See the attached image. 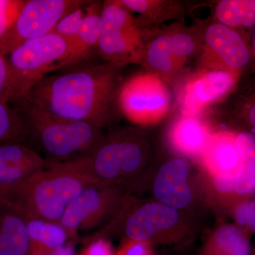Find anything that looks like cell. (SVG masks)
Returning <instances> with one entry per match:
<instances>
[{
  "instance_id": "obj_1",
  "label": "cell",
  "mask_w": 255,
  "mask_h": 255,
  "mask_svg": "<svg viewBox=\"0 0 255 255\" xmlns=\"http://www.w3.org/2000/svg\"><path fill=\"white\" fill-rule=\"evenodd\" d=\"M121 70L105 63L48 75L21 99L55 117L87 122L102 129L120 114L118 97L124 81Z\"/></svg>"
},
{
  "instance_id": "obj_2",
  "label": "cell",
  "mask_w": 255,
  "mask_h": 255,
  "mask_svg": "<svg viewBox=\"0 0 255 255\" xmlns=\"http://www.w3.org/2000/svg\"><path fill=\"white\" fill-rule=\"evenodd\" d=\"M96 182L89 155L63 162H50L46 168L20 182L0 186V204L25 219L59 223L67 206L82 190Z\"/></svg>"
},
{
  "instance_id": "obj_3",
  "label": "cell",
  "mask_w": 255,
  "mask_h": 255,
  "mask_svg": "<svg viewBox=\"0 0 255 255\" xmlns=\"http://www.w3.org/2000/svg\"><path fill=\"white\" fill-rule=\"evenodd\" d=\"M22 119L25 143L49 162H63L90 155L104 134L87 122L52 115L28 101L14 102Z\"/></svg>"
},
{
  "instance_id": "obj_4",
  "label": "cell",
  "mask_w": 255,
  "mask_h": 255,
  "mask_svg": "<svg viewBox=\"0 0 255 255\" xmlns=\"http://www.w3.org/2000/svg\"><path fill=\"white\" fill-rule=\"evenodd\" d=\"M9 55L7 102L13 104L50 73L68 67L70 50L66 42L52 32L25 42Z\"/></svg>"
},
{
  "instance_id": "obj_5",
  "label": "cell",
  "mask_w": 255,
  "mask_h": 255,
  "mask_svg": "<svg viewBox=\"0 0 255 255\" xmlns=\"http://www.w3.org/2000/svg\"><path fill=\"white\" fill-rule=\"evenodd\" d=\"M140 132L122 128L107 135L90 152V169L96 182L125 189L130 185L147 159Z\"/></svg>"
},
{
  "instance_id": "obj_6",
  "label": "cell",
  "mask_w": 255,
  "mask_h": 255,
  "mask_svg": "<svg viewBox=\"0 0 255 255\" xmlns=\"http://www.w3.org/2000/svg\"><path fill=\"white\" fill-rule=\"evenodd\" d=\"M103 30L97 51L105 63L119 69L129 64H143L146 44L137 20L119 1L102 4Z\"/></svg>"
},
{
  "instance_id": "obj_7",
  "label": "cell",
  "mask_w": 255,
  "mask_h": 255,
  "mask_svg": "<svg viewBox=\"0 0 255 255\" xmlns=\"http://www.w3.org/2000/svg\"><path fill=\"white\" fill-rule=\"evenodd\" d=\"M125 203L123 189L110 184L93 183L68 204L59 223L75 238L78 233L116 221Z\"/></svg>"
},
{
  "instance_id": "obj_8",
  "label": "cell",
  "mask_w": 255,
  "mask_h": 255,
  "mask_svg": "<svg viewBox=\"0 0 255 255\" xmlns=\"http://www.w3.org/2000/svg\"><path fill=\"white\" fill-rule=\"evenodd\" d=\"M120 114L138 125L155 124L167 115L171 95L165 80L152 73L124 80L118 97Z\"/></svg>"
},
{
  "instance_id": "obj_9",
  "label": "cell",
  "mask_w": 255,
  "mask_h": 255,
  "mask_svg": "<svg viewBox=\"0 0 255 255\" xmlns=\"http://www.w3.org/2000/svg\"><path fill=\"white\" fill-rule=\"evenodd\" d=\"M90 2L80 0H26L14 26L0 42V53L5 56L25 42L49 34L65 15Z\"/></svg>"
},
{
  "instance_id": "obj_10",
  "label": "cell",
  "mask_w": 255,
  "mask_h": 255,
  "mask_svg": "<svg viewBox=\"0 0 255 255\" xmlns=\"http://www.w3.org/2000/svg\"><path fill=\"white\" fill-rule=\"evenodd\" d=\"M182 223L179 210L160 203L144 204L129 214L124 223L128 239L153 243H169L179 239L173 231Z\"/></svg>"
},
{
  "instance_id": "obj_11",
  "label": "cell",
  "mask_w": 255,
  "mask_h": 255,
  "mask_svg": "<svg viewBox=\"0 0 255 255\" xmlns=\"http://www.w3.org/2000/svg\"><path fill=\"white\" fill-rule=\"evenodd\" d=\"M191 179V167L187 161L182 158L169 159L156 174L154 196L160 204L179 211L187 209L196 198Z\"/></svg>"
},
{
  "instance_id": "obj_12",
  "label": "cell",
  "mask_w": 255,
  "mask_h": 255,
  "mask_svg": "<svg viewBox=\"0 0 255 255\" xmlns=\"http://www.w3.org/2000/svg\"><path fill=\"white\" fill-rule=\"evenodd\" d=\"M50 162L23 142L0 144V186L20 182L46 168Z\"/></svg>"
},
{
  "instance_id": "obj_13",
  "label": "cell",
  "mask_w": 255,
  "mask_h": 255,
  "mask_svg": "<svg viewBox=\"0 0 255 255\" xmlns=\"http://www.w3.org/2000/svg\"><path fill=\"white\" fill-rule=\"evenodd\" d=\"M204 38L209 48L232 70H241L251 62V53L246 42L233 28L212 23L206 30Z\"/></svg>"
},
{
  "instance_id": "obj_14",
  "label": "cell",
  "mask_w": 255,
  "mask_h": 255,
  "mask_svg": "<svg viewBox=\"0 0 255 255\" xmlns=\"http://www.w3.org/2000/svg\"><path fill=\"white\" fill-rule=\"evenodd\" d=\"M31 247L26 219L0 204V255H30Z\"/></svg>"
},
{
  "instance_id": "obj_15",
  "label": "cell",
  "mask_w": 255,
  "mask_h": 255,
  "mask_svg": "<svg viewBox=\"0 0 255 255\" xmlns=\"http://www.w3.org/2000/svg\"><path fill=\"white\" fill-rule=\"evenodd\" d=\"M203 160L211 176L233 173L240 164V157L236 145V136L222 134L210 138Z\"/></svg>"
},
{
  "instance_id": "obj_16",
  "label": "cell",
  "mask_w": 255,
  "mask_h": 255,
  "mask_svg": "<svg viewBox=\"0 0 255 255\" xmlns=\"http://www.w3.org/2000/svg\"><path fill=\"white\" fill-rule=\"evenodd\" d=\"M102 9V5L100 2L90 1L87 4L79 34L78 44L69 60L68 67L88 60L91 58L94 52L97 50L103 30Z\"/></svg>"
},
{
  "instance_id": "obj_17",
  "label": "cell",
  "mask_w": 255,
  "mask_h": 255,
  "mask_svg": "<svg viewBox=\"0 0 255 255\" xmlns=\"http://www.w3.org/2000/svg\"><path fill=\"white\" fill-rule=\"evenodd\" d=\"M210 138L207 129L192 117L179 119L169 132V140L174 148L187 155H202Z\"/></svg>"
},
{
  "instance_id": "obj_18",
  "label": "cell",
  "mask_w": 255,
  "mask_h": 255,
  "mask_svg": "<svg viewBox=\"0 0 255 255\" xmlns=\"http://www.w3.org/2000/svg\"><path fill=\"white\" fill-rule=\"evenodd\" d=\"M236 75L226 70H213L203 74L194 80L189 89L188 102L192 107L214 102L231 88Z\"/></svg>"
},
{
  "instance_id": "obj_19",
  "label": "cell",
  "mask_w": 255,
  "mask_h": 255,
  "mask_svg": "<svg viewBox=\"0 0 255 255\" xmlns=\"http://www.w3.org/2000/svg\"><path fill=\"white\" fill-rule=\"evenodd\" d=\"M251 251L246 233L237 226L225 225L209 238L201 255H250Z\"/></svg>"
},
{
  "instance_id": "obj_20",
  "label": "cell",
  "mask_w": 255,
  "mask_h": 255,
  "mask_svg": "<svg viewBox=\"0 0 255 255\" xmlns=\"http://www.w3.org/2000/svg\"><path fill=\"white\" fill-rule=\"evenodd\" d=\"M150 73L165 81L172 78L182 68L169 47L168 33H162L146 44L144 61Z\"/></svg>"
},
{
  "instance_id": "obj_21",
  "label": "cell",
  "mask_w": 255,
  "mask_h": 255,
  "mask_svg": "<svg viewBox=\"0 0 255 255\" xmlns=\"http://www.w3.org/2000/svg\"><path fill=\"white\" fill-rule=\"evenodd\" d=\"M31 248L43 251L60 249L73 238L60 223L38 219L26 220Z\"/></svg>"
},
{
  "instance_id": "obj_22",
  "label": "cell",
  "mask_w": 255,
  "mask_h": 255,
  "mask_svg": "<svg viewBox=\"0 0 255 255\" xmlns=\"http://www.w3.org/2000/svg\"><path fill=\"white\" fill-rule=\"evenodd\" d=\"M215 15L221 24L233 28H251L255 23V0H223L216 4Z\"/></svg>"
},
{
  "instance_id": "obj_23",
  "label": "cell",
  "mask_w": 255,
  "mask_h": 255,
  "mask_svg": "<svg viewBox=\"0 0 255 255\" xmlns=\"http://www.w3.org/2000/svg\"><path fill=\"white\" fill-rule=\"evenodd\" d=\"M119 2L129 11H135L155 22L168 21L179 13L178 4L167 1L121 0Z\"/></svg>"
},
{
  "instance_id": "obj_24",
  "label": "cell",
  "mask_w": 255,
  "mask_h": 255,
  "mask_svg": "<svg viewBox=\"0 0 255 255\" xmlns=\"http://www.w3.org/2000/svg\"><path fill=\"white\" fill-rule=\"evenodd\" d=\"M11 141L25 142L22 119L9 104L0 101V144Z\"/></svg>"
},
{
  "instance_id": "obj_25",
  "label": "cell",
  "mask_w": 255,
  "mask_h": 255,
  "mask_svg": "<svg viewBox=\"0 0 255 255\" xmlns=\"http://www.w3.org/2000/svg\"><path fill=\"white\" fill-rule=\"evenodd\" d=\"M84 16L85 10L83 6L74 10L62 18L53 31V33H56L66 42L70 50V58L73 55L78 44L79 34L81 29Z\"/></svg>"
},
{
  "instance_id": "obj_26",
  "label": "cell",
  "mask_w": 255,
  "mask_h": 255,
  "mask_svg": "<svg viewBox=\"0 0 255 255\" xmlns=\"http://www.w3.org/2000/svg\"><path fill=\"white\" fill-rule=\"evenodd\" d=\"M168 35L170 49L178 63L182 66L195 53L197 47L196 40L187 31L170 32Z\"/></svg>"
},
{
  "instance_id": "obj_27",
  "label": "cell",
  "mask_w": 255,
  "mask_h": 255,
  "mask_svg": "<svg viewBox=\"0 0 255 255\" xmlns=\"http://www.w3.org/2000/svg\"><path fill=\"white\" fill-rule=\"evenodd\" d=\"M234 191L241 196H247L255 191V157L241 162L234 173Z\"/></svg>"
},
{
  "instance_id": "obj_28",
  "label": "cell",
  "mask_w": 255,
  "mask_h": 255,
  "mask_svg": "<svg viewBox=\"0 0 255 255\" xmlns=\"http://www.w3.org/2000/svg\"><path fill=\"white\" fill-rule=\"evenodd\" d=\"M26 0H0V42L14 26Z\"/></svg>"
},
{
  "instance_id": "obj_29",
  "label": "cell",
  "mask_w": 255,
  "mask_h": 255,
  "mask_svg": "<svg viewBox=\"0 0 255 255\" xmlns=\"http://www.w3.org/2000/svg\"><path fill=\"white\" fill-rule=\"evenodd\" d=\"M234 216L238 224L254 232L255 206L254 201H241L234 209Z\"/></svg>"
},
{
  "instance_id": "obj_30",
  "label": "cell",
  "mask_w": 255,
  "mask_h": 255,
  "mask_svg": "<svg viewBox=\"0 0 255 255\" xmlns=\"http://www.w3.org/2000/svg\"><path fill=\"white\" fill-rule=\"evenodd\" d=\"M115 255H155L152 245L147 242L127 239L122 243Z\"/></svg>"
},
{
  "instance_id": "obj_31",
  "label": "cell",
  "mask_w": 255,
  "mask_h": 255,
  "mask_svg": "<svg viewBox=\"0 0 255 255\" xmlns=\"http://www.w3.org/2000/svg\"><path fill=\"white\" fill-rule=\"evenodd\" d=\"M236 145L240 163L255 157V135L250 132H241L236 137Z\"/></svg>"
},
{
  "instance_id": "obj_32",
  "label": "cell",
  "mask_w": 255,
  "mask_h": 255,
  "mask_svg": "<svg viewBox=\"0 0 255 255\" xmlns=\"http://www.w3.org/2000/svg\"><path fill=\"white\" fill-rule=\"evenodd\" d=\"M77 255H115V252L110 241L98 238L89 243Z\"/></svg>"
},
{
  "instance_id": "obj_33",
  "label": "cell",
  "mask_w": 255,
  "mask_h": 255,
  "mask_svg": "<svg viewBox=\"0 0 255 255\" xmlns=\"http://www.w3.org/2000/svg\"><path fill=\"white\" fill-rule=\"evenodd\" d=\"M234 173V172H233ZM233 173H223L211 176L215 190L221 194H229L234 191Z\"/></svg>"
},
{
  "instance_id": "obj_34",
  "label": "cell",
  "mask_w": 255,
  "mask_h": 255,
  "mask_svg": "<svg viewBox=\"0 0 255 255\" xmlns=\"http://www.w3.org/2000/svg\"><path fill=\"white\" fill-rule=\"evenodd\" d=\"M9 86V67L7 58L0 53V101L8 104L7 92Z\"/></svg>"
},
{
  "instance_id": "obj_35",
  "label": "cell",
  "mask_w": 255,
  "mask_h": 255,
  "mask_svg": "<svg viewBox=\"0 0 255 255\" xmlns=\"http://www.w3.org/2000/svg\"><path fill=\"white\" fill-rule=\"evenodd\" d=\"M30 255H77L73 243L68 242L60 249L54 251H43L36 248H31Z\"/></svg>"
}]
</instances>
